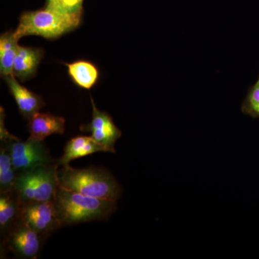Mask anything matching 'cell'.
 Instances as JSON below:
<instances>
[{
  "mask_svg": "<svg viewBox=\"0 0 259 259\" xmlns=\"http://www.w3.org/2000/svg\"><path fill=\"white\" fill-rule=\"evenodd\" d=\"M28 130L31 139L44 141L52 134H64V117L50 113L37 112L28 120Z\"/></svg>",
  "mask_w": 259,
  "mask_h": 259,
  "instance_id": "obj_11",
  "label": "cell"
},
{
  "mask_svg": "<svg viewBox=\"0 0 259 259\" xmlns=\"http://www.w3.org/2000/svg\"><path fill=\"white\" fill-rule=\"evenodd\" d=\"M44 239L37 232L18 221L3 237V247L20 258H36Z\"/></svg>",
  "mask_w": 259,
  "mask_h": 259,
  "instance_id": "obj_7",
  "label": "cell"
},
{
  "mask_svg": "<svg viewBox=\"0 0 259 259\" xmlns=\"http://www.w3.org/2000/svg\"><path fill=\"white\" fill-rule=\"evenodd\" d=\"M5 119V112L4 110H3V107H1V120H0V139H1V143H7L11 142V141H16L19 140L18 138L15 137L13 135L10 134L8 132V130L5 127L4 123Z\"/></svg>",
  "mask_w": 259,
  "mask_h": 259,
  "instance_id": "obj_19",
  "label": "cell"
},
{
  "mask_svg": "<svg viewBox=\"0 0 259 259\" xmlns=\"http://www.w3.org/2000/svg\"><path fill=\"white\" fill-rule=\"evenodd\" d=\"M58 0H47V7L53 6L57 3Z\"/></svg>",
  "mask_w": 259,
  "mask_h": 259,
  "instance_id": "obj_20",
  "label": "cell"
},
{
  "mask_svg": "<svg viewBox=\"0 0 259 259\" xmlns=\"http://www.w3.org/2000/svg\"><path fill=\"white\" fill-rule=\"evenodd\" d=\"M58 181L61 188L99 199L117 202L122 193V187L115 177L101 167L59 166Z\"/></svg>",
  "mask_w": 259,
  "mask_h": 259,
  "instance_id": "obj_1",
  "label": "cell"
},
{
  "mask_svg": "<svg viewBox=\"0 0 259 259\" xmlns=\"http://www.w3.org/2000/svg\"><path fill=\"white\" fill-rule=\"evenodd\" d=\"M44 55L42 49L20 46L13 66V75L22 81L32 77L36 72Z\"/></svg>",
  "mask_w": 259,
  "mask_h": 259,
  "instance_id": "obj_12",
  "label": "cell"
},
{
  "mask_svg": "<svg viewBox=\"0 0 259 259\" xmlns=\"http://www.w3.org/2000/svg\"><path fill=\"white\" fill-rule=\"evenodd\" d=\"M91 102L93 105L91 122L88 125L81 126V131L90 133V136L98 144L108 148L110 152L115 153V144L121 137L122 133L108 113L97 108L93 97Z\"/></svg>",
  "mask_w": 259,
  "mask_h": 259,
  "instance_id": "obj_8",
  "label": "cell"
},
{
  "mask_svg": "<svg viewBox=\"0 0 259 259\" xmlns=\"http://www.w3.org/2000/svg\"><path fill=\"white\" fill-rule=\"evenodd\" d=\"M54 202L62 227L106 220L116 210L117 202L89 197L61 187Z\"/></svg>",
  "mask_w": 259,
  "mask_h": 259,
  "instance_id": "obj_2",
  "label": "cell"
},
{
  "mask_svg": "<svg viewBox=\"0 0 259 259\" xmlns=\"http://www.w3.org/2000/svg\"><path fill=\"white\" fill-rule=\"evenodd\" d=\"M6 144L9 148L13 166L18 171H28L40 165L57 162L51 157L44 141L28 138L25 141L19 139Z\"/></svg>",
  "mask_w": 259,
  "mask_h": 259,
  "instance_id": "obj_5",
  "label": "cell"
},
{
  "mask_svg": "<svg viewBox=\"0 0 259 259\" xmlns=\"http://www.w3.org/2000/svg\"><path fill=\"white\" fill-rule=\"evenodd\" d=\"M98 152L111 153L108 148L98 144L91 136H76L68 141L57 164L59 166H66L75 159Z\"/></svg>",
  "mask_w": 259,
  "mask_h": 259,
  "instance_id": "obj_10",
  "label": "cell"
},
{
  "mask_svg": "<svg viewBox=\"0 0 259 259\" xmlns=\"http://www.w3.org/2000/svg\"><path fill=\"white\" fill-rule=\"evenodd\" d=\"M57 162L19 171L14 192L20 204L54 201L59 188Z\"/></svg>",
  "mask_w": 259,
  "mask_h": 259,
  "instance_id": "obj_4",
  "label": "cell"
},
{
  "mask_svg": "<svg viewBox=\"0 0 259 259\" xmlns=\"http://www.w3.org/2000/svg\"><path fill=\"white\" fill-rule=\"evenodd\" d=\"M242 112L253 117H259V79L248 90L243 102Z\"/></svg>",
  "mask_w": 259,
  "mask_h": 259,
  "instance_id": "obj_17",
  "label": "cell"
},
{
  "mask_svg": "<svg viewBox=\"0 0 259 259\" xmlns=\"http://www.w3.org/2000/svg\"><path fill=\"white\" fill-rule=\"evenodd\" d=\"M3 78L8 84L10 94L14 97L19 111L25 118L29 120L45 105L40 95L32 93L20 84L14 75Z\"/></svg>",
  "mask_w": 259,
  "mask_h": 259,
  "instance_id": "obj_9",
  "label": "cell"
},
{
  "mask_svg": "<svg viewBox=\"0 0 259 259\" xmlns=\"http://www.w3.org/2000/svg\"><path fill=\"white\" fill-rule=\"evenodd\" d=\"M81 20V18L65 14L49 7L36 11L25 12L20 16L15 36L18 40L28 35L56 38L77 28Z\"/></svg>",
  "mask_w": 259,
  "mask_h": 259,
  "instance_id": "obj_3",
  "label": "cell"
},
{
  "mask_svg": "<svg viewBox=\"0 0 259 259\" xmlns=\"http://www.w3.org/2000/svg\"><path fill=\"white\" fill-rule=\"evenodd\" d=\"M19 221L44 238L62 227L54 201L21 204Z\"/></svg>",
  "mask_w": 259,
  "mask_h": 259,
  "instance_id": "obj_6",
  "label": "cell"
},
{
  "mask_svg": "<svg viewBox=\"0 0 259 259\" xmlns=\"http://www.w3.org/2000/svg\"><path fill=\"white\" fill-rule=\"evenodd\" d=\"M14 32L8 31L0 37V72L3 77L13 75V66L19 47Z\"/></svg>",
  "mask_w": 259,
  "mask_h": 259,
  "instance_id": "obj_15",
  "label": "cell"
},
{
  "mask_svg": "<svg viewBox=\"0 0 259 259\" xmlns=\"http://www.w3.org/2000/svg\"><path fill=\"white\" fill-rule=\"evenodd\" d=\"M82 3L83 0H58L55 5L49 8L59 10L65 14L81 18Z\"/></svg>",
  "mask_w": 259,
  "mask_h": 259,
  "instance_id": "obj_18",
  "label": "cell"
},
{
  "mask_svg": "<svg viewBox=\"0 0 259 259\" xmlns=\"http://www.w3.org/2000/svg\"><path fill=\"white\" fill-rule=\"evenodd\" d=\"M20 208L15 192L0 193V231L3 237L18 222Z\"/></svg>",
  "mask_w": 259,
  "mask_h": 259,
  "instance_id": "obj_13",
  "label": "cell"
},
{
  "mask_svg": "<svg viewBox=\"0 0 259 259\" xmlns=\"http://www.w3.org/2000/svg\"><path fill=\"white\" fill-rule=\"evenodd\" d=\"M66 65L71 80L80 88L90 90L96 84L100 74L96 66L90 61L80 60Z\"/></svg>",
  "mask_w": 259,
  "mask_h": 259,
  "instance_id": "obj_14",
  "label": "cell"
},
{
  "mask_svg": "<svg viewBox=\"0 0 259 259\" xmlns=\"http://www.w3.org/2000/svg\"><path fill=\"white\" fill-rule=\"evenodd\" d=\"M0 148V193L14 192L19 171L13 166L9 148L1 143Z\"/></svg>",
  "mask_w": 259,
  "mask_h": 259,
  "instance_id": "obj_16",
  "label": "cell"
}]
</instances>
